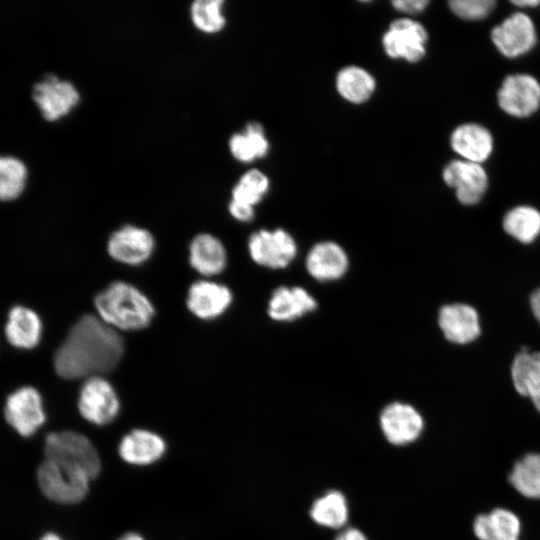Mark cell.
<instances>
[{
	"mask_svg": "<svg viewBox=\"0 0 540 540\" xmlns=\"http://www.w3.org/2000/svg\"><path fill=\"white\" fill-rule=\"evenodd\" d=\"M123 354L120 333L98 316L87 314L70 328L54 354L53 365L62 378L86 379L113 370Z\"/></svg>",
	"mask_w": 540,
	"mask_h": 540,
	"instance_id": "cell-1",
	"label": "cell"
},
{
	"mask_svg": "<svg viewBox=\"0 0 540 540\" xmlns=\"http://www.w3.org/2000/svg\"><path fill=\"white\" fill-rule=\"evenodd\" d=\"M97 316L116 331H138L150 325L155 308L137 287L115 281L94 298Z\"/></svg>",
	"mask_w": 540,
	"mask_h": 540,
	"instance_id": "cell-2",
	"label": "cell"
},
{
	"mask_svg": "<svg viewBox=\"0 0 540 540\" xmlns=\"http://www.w3.org/2000/svg\"><path fill=\"white\" fill-rule=\"evenodd\" d=\"M269 146L263 126L256 121L249 122L243 131L232 134L228 140L231 155L242 163L264 158Z\"/></svg>",
	"mask_w": 540,
	"mask_h": 540,
	"instance_id": "cell-25",
	"label": "cell"
},
{
	"mask_svg": "<svg viewBox=\"0 0 540 540\" xmlns=\"http://www.w3.org/2000/svg\"><path fill=\"white\" fill-rule=\"evenodd\" d=\"M230 289L218 282L202 279L188 289L186 305L197 318L212 320L221 316L231 305Z\"/></svg>",
	"mask_w": 540,
	"mask_h": 540,
	"instance_id": "cell-14",
	"label": "cell"
},
{
	"mask_svg": "<svg viewBox=\"0 0 540 540\" xmlns=\"http://www.w3.org/2000/svg\"><path fill=\"white\" fill-rule=\"evenodd\" d=\"M224 0H195L189 8L194 27L206 34L218 33L226 26Z\"/></svg>",
	"mask_w": 540,
	"mask_h": 540,
	"instance_id": "cell-31",
	"label": "cell"
},
{
	"mask_svg": "<svg viewBox=\"0 0 540 540\" xmlns=\"http://www.w3.org/2000/svg\"><path fill=\"white\" fill-rule=\"evenodd\" d=\"M336 89L339 95L353 104L366 102L376 89L374 77L358 66L342 68L336 76Z\"/></svg>",
	"mask_w": 540,
	"mask_h": 540,
	"instance_id": "cell-26",
	"label": "cell"
},
{
	"mask_svg": "<svg viewBox=\"0 0 540 540\" xmlns=\"http://www.w3.org/2000/svg\"><path fill=\"white\" fill-rule=\"evenodd\" d=\"M5 334L9 343L17 348H34L42 335L41 319L33 310L15 306L9 312Z\"/></svg>",
	"mask_w": 540,
	"mask_h": 540,
	"instance_id": "cell-24",
	"label": "cell"
},
{
	"mask_svg": "<svg viewBox=\"0 0 540 540\" xmlns=\"http://www.w3.org/2000/svg\"><path fill=\"white\" fill-rule=\"evenodd\" d=\"M438 325L445 338L456 344L470 343L481 332L477 311L463 303L443 306L439 310Z\"/></svg>",
	"mask_w": 540,
	"mask_h": 540,
	"instance_id": "cell-16",
	"label": "cell"
},
{
	"mask_svg": "<svg viewBox=\"0 0 540 540\" xmlns=\"http://www.w3.org/2000/svg\"><path fill=\"white\" fill-rule=\"evenodd\" d=\"M497 99L507 114L520 118L530 116L540 106V83L529 74L508 75L498 90Z\"/></svg>",
	"mask_w": 540,
	"mask_h": 540,
	"instance_id": "cell-9",
	"label": "cell"
},
{
	"mask_svg": "<svg viewBox=\"0 0 540 540\" xmlns=\"http://www.w3.org/2000/svg\"><path fill=\"white\" fill-rule=\"evenodd\" d=\"M308 273L319 281H333L341 278L348 268V257L343 248L335 242L323 241L315 244L306 257Z\"/></svg>",
	"mask_w": 540,
	"mask_h": 540,
	"instance_id": "cell-17",
	"label": "cell"
},
{
	"mask_svg": "<svg viewBox=\"0 0 540 540\" xmlns=\"http://www.w3.org/2000/svg\"><path fill=\"white\" fill-rule=\"evenodd\" d=\"M189 263L205 277L220 274L227 264V252L220 239L209 233L196 235L189 245Z\"/></svg>",
	"mask_w": 540,
	"mask_h": 540,
	"instance_id": "cell-19",
	"label": "cell"
},
{
	"mask_svg": "<svg viewBox=\"0 0 540 540\" xmlns=\"http://www.w3.org/2000/svg\"><path fill=\"white\" fill-rule=\"evenodd\" d=\"M512 3L515 5V6H518V7H521V8H525V7H536L538 5H540V1L539 0H515V1H512Z\"/></svg>",
	"mask_w": 540,
	"mask_h": 540,
	"instance_id": "cell-38",
	"label": "cell"
},
{
	"mask_svg": "<svg viewBox=\"0 0 540 540\" xmlns=\"http://www.w3.org/2000/svg\"><path fill=\"white\" fill-rule=\"evenodd\" d=\"M473 532L479 540H519L521 523L514 512L499 507L476 516Z\"/></svg>",
	"mask_w": 540,
	"mask_h": 540,
	"instance_id": "cell-23",
	"label": "cell"
},
{
	"mask_svg": "<svg viewBox=\"0 0 540 540\" xmlns=\"http://www.w3.org/2000/svg\"><path fill=\"white\" fill-rule=\"evenodd\" d=\"M428 34L425 27L408 17L391 22L382 37L385 53L393 59L419 62L426 54Z\"/></svg>",
	"mask_w": 540,
	"mask_h": 540,
	"instance_id": "cell-6",
	"label": "cell"
},
{
	"mask_svg": "<svg viewBox=\"0 0 540 540\" xmlns=\"http://www.w3.org/2000/svg\"><path fill=\"white\" fill-rule=\"evenodd\" d=\"M380 425L389 442L403 445L420 436L424 422L420 413L413 406L394 402L381 412Z\"/></svg>",
	"mask_w": 540,
	"mask_h": 540,
	"instance_id": "cell-15",
	"label": "cell"
},
{
	"mask_svg": "<svg viewBox=\"0 0 540 540\" xmlns=\"http://www.w3.org/2000/svg\"><path fill=\"white\" fill-rule=\"evenodd\" d=\"M4 414L7 422L25 437L34 434L46 419L41 395L30 386L21 387L8 396Z\"/></svg>",
	"mask_w": 540,
	"mask_h": 540,
	"instance_id": "cell-12",
	"label": "cell"
},
{
	"mask_svg": "<svg viewBox=\"0 0 540 540\" xmlns=\"http://www.w3.org/2000/svg\"><path fill=\"white\" fill-rule=\"evenodd\" d=\"M228 211L234 219L240 222H250L255 216L254 207L232 199L229 202Z\"/></svg>",
	"mask_w": 540,
	"mask_h": 540,
	"instance_id": "cell-34",
	"label": "cell"
},
{
	"mask_svg": "<svg viewBox=\"0 0 540 540\" xmlns=\"http://www.w3.org/2000/svg\"><path fill=\"white\" fill-rule=\"evenodd\" d=\"M29 170L24 161L12 155H0V202L17 200L24 192Z\"/></svg>",
	"mask_w": 540,
	"mask_h": 540,
	"instance_id": "cell-28",
	"label": "cell"
},
{
	"mask_svg": "<svg viewBox=\"0 0 540 540\" xmlns=\"http://www.w3.org/2000/svg\"><path fill=\"white\" fill-rule=\"evenodd\" d=\"M491 39L502 55L515 58L534 47L537 35L532 19L523 12H515L492 29Z\"/></svg>",
	"mask_w": 540,
	"mask_h": 540,
	"instance_id": "cell-11",
	"label": "cell"
},
{
	"mask_svg": "<svg viewBox=\"0 0 540 540\" xmlns=\"http://www.w3.org/2000/svg\"><path fill=\"white\" fill-rule=\"evenodd\" d=\"M502 224L508 235L529 244L540 234V212L531 206H517L505 214Z\"/></svg>",
	"mask_w": 540,
	"mask_h": 540,
	"instance_id": "cell-27",
	"label": "cell"
},
{
	"mask_svg": "<svg viewBox=\"0 0 540 540\" xmlns=\"http://www.w3.org/2000/svg\"><path fill=\"white\" fill-rule=\"evenodd\" d=\"M119 540H144L139 534L136 533H127Z\"/></svg>",
	"mask_w": 540,
	"mask_h": 540,
	"instance_id": "cell-39",
	"label": "cell"
},
{
	"mask_svg": "<svg viewBox=\"0 0 540 540\" xmlns=\"http://www.w3.org/2000/svg\"><path fill=\"white\" fill-rule=\"evenodd\" d=\"M32 99L42 117L50 123L61 121L76 111L81 92L76 83L53 71L44 72L32 86Z\"/></svg>",
	"mask_w": 540,
	"mask_h": 540,
	"instance_id": "cell-3",
	"label": "cell"
},
{
	"mask_svg": "<svg viewBox=\"0 0 540 540\" xmlns=\"http://www.w3.org/2000/svg\"><path fill=\"white\" fill-rule=\"evenodd\" d=\"M43 494L61 504H75L85 498L91 478L82 470L45 459L37 471Z\"/></svg>",
	"mask_w": 540,
	"mask_h": 540,
	"instance_id": "cell-4",
	"label": "cell"
},
{
	"mask_svg": "<svg viewBox=\"0 0 540 540\" xmlns=\"http://www.w3.org/2000/svg\"><path fill=\"white\" fill-rule=\"evenodd\" d=\"M508 480L522 496L540 499V453H529L518 460L510 471Z\"/></svg>",
	"mask_w": 540,
	"mask_h": 540,
	"instance_id": "cell-29",
	"label": "cell"
},
{
	"mask_svg": "<svg viewBox=\"0 0 540 540\" xmlns=\"http://www.w3.org/2000/svg\"><path fill=\"white\" fill-rule=\"evenodd\" d=\"M511 377L516 391L530 398L540 412V352L524 347L513 360Z\"/></svg>",
	"mask_w": 540,
	"mask_h": 540,
	"instance_id": "cell-22",
	"label": "cell"
},
{
	"mask_svg": "<svg viewBox=\"0 0 540 540\" xmlns=\"http://www.w3.org/2000/svg\"><path fill=\"white\" fill-rule=\"evenodd\" d=\"M494 0H452L449 8L465 20H479L487 17L495 7Z\"/></svg>",
	"mask_w": 540,
	"mask_h": 540,
	"instance_id": "cell-33",
	"label": "cell"
},
{
	"mask_svg": "<svg viewBox=\"0 0 540 540\" xmlns=\"http://www.w3.org/2000/svg\"><path fill=\"white\" fill-rule=\"evenodd\" d=\"M336 540H367L364 534L355 528H348L343 531Z\"/></svg>",
	"mask_w": 540,
	"mask_h": 540,
	"instance_id": "cell-36",
	"label": "cell"
},
{
	"mask_svg": "<svg viewBox=\"0 0 540 540\" xmlns=\"http://www.w3.org/2000/svg\"><path fill=\"white\" fill-rule=\"evenodd\" d=\"M268 176L259 169L246 171L231 191V199L254 207L269 191Z\"/></svg>",
	"mask_w": 540,
	"mask_h": 540,
	"instance_id": "cell-32",
	"label": "cell"
},
{
	"mask_svg": "<svg viewBox=\"0 0 540 540\" xmlns=\"http://www.w3.org/2000/svg\"><path fill=\"white\" fill-rule=\"evenodd\" d=\"M316 307V300L304 288L281 286L271 295L268 314L275 321H292L314 311Z\"/></svg>",
	"mask_w": 540,
	"mask_h": 540,
	"instance_id": "cell-20",
	"label": "cell"
},
{
	"mask_svg": "<svg viewBox=\"0 0 540 540\" xmlns=\"http://www.w3.org/2000/svg\"><path fill=\"white\" fill-rule=\"evenodd\" d=\"M165 449V442L160 436L147 430L137 429L121 440L119 454L130 464L147 465L161 458Z\"/></svg>",
	"mask_w": 540,
	"mask_h": 540,
	"instance_id": "cell-21",
	"label": "cell"
},
{
	"mask_svg": "<svg viewBox=\"0 0 540 540\" xmlns=\"http://www.w3.org/2000/svg\"><path fill=\"white\" fill-rule=\"evenodd\" d=\"M81 416L96 425H106L118 415L120 402L112 384L103 376L86 378L78 398Z\"/></svg>",
	"mask_w": 540,
	"mask_h": 540,
	"instance_id": "cell-7",
	"label": "cell"
},
{
	"mask_svg": "<svg viewBox=\"0 0 540 540\" xmlns=\"http://www.w3.org/2000/svg\"><path fill=\"white\" fill-rule=\"evenodd\" d=\"M530 306L536 319L540 323V287L536 288L530 295Z\"/></svg>",
	"mask_w": 540,
	"mask_h": 540,
	"instance_id": "cell-37",
	"label": "cell"
},
{
	"mask_svg": "<svg viewBox=\"0 0 540 540\" xmlns=\"http://www.w3.org/2000/svg\"><path fill=\"white\" fill-rule=\"evenodd\" d=\"M40 540H61V538L54 533H47Z\"/></svg>",
	"mask_w": 540,
	"mask_h": 540,
	"instance_id": "cell-40",
	"label": "cell"
},
{
	"mask_svg": "<svg viewBox=\"0 0 540 540\" xmlns=\"http://www.w3.org/2000/svg\"><path fill=\"white\" fill-rule=\"evenodd\" d=\"M442 177L455 189L456 197L463 205L477 204L487 191L488 176L479 163L453 160L444 167Z\"/></svg>",
	"mask_w": 540,
	"mask_h": 540,
	"instance_id": "cell-13",
	"label": "cell"
},
{
	"mask_svg": "<svg viewBox=\"0 0 540 540\" xmlns=\"http://www.w3.org/2000/svg\"><path fill=\"white\" fill-rule=\"evenodd\" d=\"M452 149L463 160L481 164L493 151V137L490 131L477 123L459 125L451 134Z\"/></svg>",
	"mask_w": 540,
	"mask_h": 540,
	"instance_id": "cell-18",
	"label": "cell"
},
{
	"mask_svg": "<svg viewBox=\"0 0 540 540\" xmlns=\"http://www.w3.org/2000/svg\"><path fill=\"white\" fill-rule=\"evenodd\" d=\"M429 1L427 0H395L392 2L393 7L404 14L415 15L422 12Z\"/></svg>",
	"mask_w": 540,
	"mask_h": 540,
	"instance_id": "cell-35",
	"label": "cell"
},
{
	"mask_svg": "<svg viewBox=\"0 0 540 540\" xmlns=\"http://www.w3.org/2000/svg\"><path fill=\"white\" fill-rule=\"evenodd\" d=\"M44 453L46 459L84 471L91 480L101 469L95 447L88 438L77 432L50 433L45 440Z\"/></svg>",
	"mask_w": 540,
	"mask_h": 540,
	"instance_id": "cell-5",
	"label": "cell"
},
{
	"mask_svg": "<svg viewBox=\"0 0 540 540\" xmlns=\"http://www.w3.org/2000/svg\"><path fill=\"white\" fill-rule=\"evenodd\" d=\"M311 518L319 525L340 528L348 519V506L344 495L330 491L318 498L310 509Z\"/></svg>",
	"mask_w": 540,
	"mask_h": 540,
	"instance_id": "cell-30",
	"label": "cell"
},
{
	"mask_svg": "<svg viewBox=\"0 0 540 540\" xmlns=\"http://www.w3.org/2000/svg\"><path fill=\"white\" fill-rule=\"evenodd\" d=\"M248 251L258 265L283 269L295 258L297 246L293 237L284 229H261L250 236Z\"/></svg>",
	"mask_w": 540,
	"mask_h": 540,
	"instance_id": "cell-8",
	"label": "cell"
},
{
	"mask_svg": "<svg viewBox=\"0 0 540 540\" xmlns=\"http://www.w3.org/2000/svg\"><path fill=\"white\" fill-rule=\"evenodd\" d=\"M155 249V239L145 228L126 224L115 230L108 239L107 252L115 261L137 266L146 262Z\"/></svg>",
	"mask_w": 540,
	"mask_h": 540,
	"instance_id": "cell-10",
	"label": "cell"
}]
</instances>
